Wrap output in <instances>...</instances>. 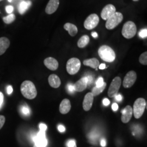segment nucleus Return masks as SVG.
I'll return each instance as SVG.
<instances>
[{
	"label": "nucleus",
	"mask_w": 147,
	"mask_h": 147,
	"mask_svg": "<svg viewBox=\"0 0 147 147\" xmlns=\"http://www.w3.org/2000/svg\"><path fill=\"white\" fill-rule=\"evenodd\" d=\"M104 84V79L102 78H99L98 79V80L96 82V87H101Z\"/></svg>",
	"instance_id": "obj_29"
},
{
	"label": "nucleus",
	"mask_w": 147,
	"mask_h": 147,
	"mask_svg": "<svg viewBox=\"0 0 147 147\" xmlns=\"http://www.w3.org/2000/svg\"><path fill=\"white\" fill-rule=\"evenodd\" d=\"M8 1H9V2H11V0H8Z\"/></svg>",
	"instance_id": "obj_44"
},
{
	"label": "nucleus",
	"mask_w": 147,
	"mask_h": 147,
	"mask_svg": "<svg viewBox=\"0 0 147 147\" xmlns=\"http://www.w3.org/2000/svg\"><path fill=\"white\" fill-rule=\"evenodd\" d=\"M121 84V78L116 77L115 79H113L108 90V95L109 97L113 98L118 94Z\"/></svg>",
	"instance_id": "obj_8"
},
{
	"label": "nucleus",
	"mask_w": 147,
	"mask_h": 147,
	"mask_svg": "<svg viewBox=\"0 0 147 147\" xmlns=\"http://www.w3.org/2000/svg\"><path fill=\"white\" fill-rule=\"evenodd\" d=\"M21 112L23 115L25 116H28L30 115V110L27 106H23L21 107Z\"/></svg>",
	"instance_id": "obj_27"
},
{
	"label": "nucleus",
	"mask_w": 147,
	"mask_h": 147,
	"mask_svg": "<svg viewBox=\"0 0 147 147\" xmlns=\"http://www.w3.org/2000/svg\"><path fill=\"white\" fill-rule=\"evenodd\" d=\"M92 37H94V38H96L98 37V33L95 32H92Z\"/></svg>",
	"instance_id": "obj_43"
},
{
	"label": "nucleus",
	"mask_w": 147,
	"mask_h": 147,
	"mask_svg": "<svg viewBox=\"0 0 147 147\" xmlns=\"http://www.w3.org/2000/svg\"><path fill=\"white\" fill-rule=\"evenodd\" d=\"M94 100V96L91 92L87 93L84 96L83 101V109L86 111H88L90 110Z\"/></svg>",
	"instance_id": "obj_14"
},
{
	"label": "nucleus",
	"mask_w": 147,
	"mask_h": 147,
	"mask_svg": "<svg viewBox=\"0 0 147 147\" xmlns=\"http://www.w3.org/2000/svg\"><path fill=\"white\" fill-rule=\"evenodd\" d=\"M5 11L9 14H11L14 11V7L11 5H7L5 8Z\"/></svg>",
	"instance_id": "obj_30"
},
{
	"label": "nucleus",
	"mask_w": 147,
	"mask_h": 147,
	"mask_svg": "<svg viewBox=\"0 0 147 147\" xmlns=\"http://www.w3.org/2000/svg\"><path fill=\"white\" fill-rule=\"evenodd\" d=\"M32 140L34 142L33 147H46L47 146V141L45 137V131L40 130L36 136L32 138Z\"/></svg>",
	"instance_id": "obj_9"
},
{
	"label": "nucleus",
	"mask_w": 147,
	"mask_h": 147,
	"mask_svg": "<svg viewBox=\"0 0 147 147\" xmlns=\"http://www.w3.org/2000/svg\"><path fill=\"white\" fill-rule=\"evenodd\" d=\"M7 94H11V93L13 92V88L11 86H9L7 87Z\"/></svg>",
	"instance_id": "obj_37"
},
{
	"label": "nucleus",
	"mask_w": 147,
	"mask_h": 147,
	"mask_svg": "<svg viewBox=\"0 0 147 147\" xmlns=\"http://www.w3.org/2000/svg\"><path fill=\"white\" fill-rule=\"evenodd\" d=\"M106 84L105 82H104V84L101 87H98L95 86L92 89L91 93H92V94L94 96H97V95L100 94V93H101L104 91V90L106 88Z\"/></svg>",
	"instance_id": "obj_24"
},
{
	"label": "nucleus",
	"mask_w": 147,
	"mask_h": 147,
	"mask_svg": "<svg viewBox=\"0 0 147 147\" xmlns=\"http://www.w3.org/2000/svg\"><path fill=\"white\" fill-rule=\"evenodd\" d=\"M134 1H139V0H133Z\"/></svg>",
	"instance_id": "obj_45"
},
{
	"label": "nucleus",
	"mask_w": 147,
	"mask_h": 147,
	"mask_svg": "<svg viewBox=\"0 0 147 147\" xmlns=\"http://www.w3.org/2000/svg\"><path fill=\"white\" fill-rule=\"evenodd\" d=\"M112 109L113 111H116L118 110V104H117V103L113 104L112 105Z\"/></svg>",
	"instance_id": "obj_39"
},
{
	"label": "nucleus",
	"mask_w": 147,
	"mask_h": 147,
	"mask_svg": "<svg viewBox=\"0 0 147 147\" xmlns=\"http://www.w3.org/2000/svg\"><path fill=\"white\" fill-rule=\"evenodd\" d=\"M44 63L47 68L53 71L57 70L59 65L58 61L55 58L51 57L45 59Z\"/></svg>",
	"instance_id": "obj_15"
},
{
	"label": "nucleus",
	"mask_w": 147,
	"mask_h": 147,
	"mask_svg": "<svg viewBox=\"0 0 147 147\" xmlns=\"http://www.w3.org/2000/svg\"><path fill=\"white\" fill-rule=\"evenodd\" d=\"M99 22V18L96 14H92L88 16L84 22V28L88 30L94 29Z\"/></svg>",
	"instance_id": "obj_7"
},
{
	"label": "nucleus",
	"mask_w": 147,
	"mask_h": 147,
	"mask_svg": "<svg viewBox=\"0 0 147 147\" xmlns=\"http://www.w3.org/2000/svg\"><path fill=\"white\" fill-rule=\"evenodd\" d=\"M115 99H116V100H117L118 101H121V100H122V96H121V94H117L116 95V96H115Z\"/></svg>",
	"instance_id": "obj_40"
},
{
	"label": "nucleus",
	"mask_w": 147,
	"mask_h": 147,
	"mask_svg": "<svg viewBox=\"0 0 147 147\" xmlns=\"http://www.w3.org/2000/svg\"><path fill=\"white\" fill-rule=\"evenodd\" d=\"M39 129L40 131H45L47 129V126L45 124H40L39 125Z\"/></svg>",
	"instance_id": "obj_34"
},
{
	"label": "nucleus",
	"mask_w": 147,
	"mask_h": 147,
	"mask_svg": "<svg viewBox=\"0 0 147 147\" xmlns=\"http://www.w3.org/2000/svg\"><path fill=\"white\" fill-rule=\"evenodd\" d=\"M83 63L86 66L90 67L92 68L96 69L98 68V67H99L100 65L99 60L95 58L85 59Z\"/></svg>",
	"instance_id": "obj_22"
},
{
	"label": "nucleus",
	"mask_w": 147,
	"mask_h": 147,
	"mask_svg": "<svg viewBox=\"0 0 147 147\" xmlns=\"http://www.w3.org/2000/svg\"><path fill=\"white\" fill-rule=\"evenodd\" d=\"M139 36H140V37H141L142 38H147V28L142 29V30H141L139 32Z\"/></svg>",
	"instance_id": "obj_28"
},
{
	"label": "nucleus",
	"mask_w": 147,
	"mask_h": 147,
	"mask_svg": "<svg viewBox=\"0 0 147 147\" xmlns=\"http://www.w3.org/2000/svg\"><path fill=\"white\" fill-rule=\"evenodd\" d=\"M5 116L0 115V129H2V127L3 126L5 123Z\"/></svg>",
	"instance_id": "obj_31"
},
{
	"label": "nucleus",
	"mask_w": 147,
	"mask_h": 147,
	"mask_svg": "<svg viewBox=\"0 0 147 147\" xmlns=\"http://www.w3.org/2000/svg\"><path fill=\"white\" fill-rule=\"evenodd\" d=\"M3 101H4V95L1 92H0V109H1V107L3 106Z\"/></svg>",
	"instance_id": "obj_32"
},
{
	"label": "nucleus",
	"mask_w": 147,
	"mask_h": 147,
	"mask_svg": "<svg viewBox=\"0 0 147 147\" xmlns=\"http://www.w3.org/2000/svg\"><path fill=\"white\" fill-rule=\"evenodd\" d=\"M98 54L101 59L106 62H113L116 59V53L111 47L102 45L98 50Z\"/></svg>",
	"instance_id": "obj_2"
},
{
	"label": "nucleus",
	"mask_w": 147,
	"mask_h": 147,
	"mask_svg": "<svg viewBox=\"0 0 147 147\" xmlns=\"http://www.w3.org/2000/svg\"><path fill=\"white\" fill-rule=\"evenodd\" d=\"M48 81L51 87L54 88H57L61 84L59 78L56 74H51L49 76Z\"/></svg>",
	"instance_id": "obj_17"
},
{
	"label": "nucleus",
	"mask_w": 147,
	"mask_h": 147,
	"mask_svg": "<svg viewBox=\"0 0 147 147\" xmlns=\"http://www.w3.org/2000/svg\"><path fill=\"white\" fill-rule=\"evenodd\" d=\"M81 68V62L78 58H74L69 59L66 65L67 72L70 75H75L77 73Z\"/></svg>",
	"instance_id": "obj_6"
},
{
	"label": "nucleus",
	"mask_w": 147,
	"mask_h": 147,
	"mask_svg": "<svg viewBox=\"0 0 147 147\" xmlns=\"http://www.w3.org/2000/svg\"><path fill=\"white\" fill-rule=\"evenodd\" d=\"M20 90L22 95L28 99H34L37 95V91L34 84L31 81H25L21 85Z\"/></svg>",
	"instance_id": "obj_1"
},
{
	"label": "nucleus",
	"mask_w": 147,
	"mask_h": 147,
	"mask_svg": "<svg viewBox=\"0 0 147 147\" xmlns=\"http://www.w3.org/2000/svg\"><path fill=\"white\" fill-rule=\"evenodd\" d=\"M139 61L140 63H141L143 65H146L147 64V52L142 53L140 57H139Z\"/></svg>",
	"instance_id": "obj_26"
},
{
	"label": "nucleus",
	"mask_w": 147,
	"mask_h": 147,
	"mask_svg": "<svg viewBox=\"0 0 147 147\" xmlns=\"http://www.w3.org/2000/svg\"><path fill=\"white\" fill-rule=\"evenodd\" d=\"M58 130L60 132H63L65 131V128L62 125H59L58 126Z\"/></svg>",
	"instance_id": "obj_36"
},
{
	"label": "nucleus",
	"mask_w": 147,
	"mask_h": 147,
	"mask_svg": "<svg viewBox=\"0 0 147 147\" xmlns=\"http://www.w3.org/2000/svg\"><path fill=\"white\" fill-rule=\"evenodd\" d=\"M99 68L101 70H103V69H104L106 68V65H105V64H104V63H102V64H101L99 65Z\"/></svg>",
	"instance_id": "obj_42"
},
{
	"label": "nucleus",
	"mask_w": 147,
	"mask_h": 147,
	"mask_svg": "<svg viewBox=\"0 0 147 147\" xmlns=\"http://www.w3.org/2000/svg\"><path fill=\"white\" fill-rule=\"evenodd\" d=\"M137 27L132 21H127L124 25L121 30L123 36L126 39H131L136 34Z\"/></svg>",
	"instance_id": "obj_3"
},
{
	"label": "nucleus",
	"mask_w": 147,
	"mask_h": 147,
	"mask_svg": "<svg viewBox=\"0 0 147 147\" xmlns=\"http://www.w3.org/2000/svg\"><path fill=\"white\" fill-rule=\"evenodd\" d=\"M71 109V104L69 99H65L62 101L59 106V111L63 114H67L70 111Z\"/></svg>",
	"instance_id": "obj_18"
},
{
	"label": "nucleus",
	"mask_w": 147,
	"mask_h": 147,
	"mask_svg": "<svg viewBox=\"0 0 147 147\" xmlns=\"http://www.w3.org/2000/svg\"><path fill=\"white\" fill-rule=\"evenodd\" d=\"M59 5V0H50L45 8L47 14H52L57 11Z\"/></svg>",
	"instance_id": "obj_16"
},
{
	"label": "nucleus",
	"mask_w": 147,
	"mask_h": 147,
	"mask_svg": "<svg viewBox=\"0 0 147 147\" xmlns=\"http://www.w3.org/2000/svg\"><path fill=\"white\" fill-rule=\"evenodd\" d=\"M123 20V16L120 12H116L110 17L105 24L106 28L108 30H113Z\"/></svg>",
	"instance_id": "obj_5"
},
{
	"label": "nucleus",
	"mask_w": 147,
	"mask_h": 147,
	"mask_svg": "<svg viewBox=\"0 0 147 147\" xmlns=\"http://www.w3.org/2000/svg\"><path fill=\"white\" fill-rule=\"evenodd\" d=\"M73 147H76V145H75V146H74Z\"/></svg>",
	"instance_id": "obj_46"
},
{
	"label": "nucleus",
	"mask_w": 147,
	"mask_h": 147,
	"mask_svg": "<svg viewBox=\"0 0 147 147\" xmlns=\"http://www.w3.org/2000/svg\"><path fill=\"white\" fill-rule=\"evenodd\" d=\"M137 79V74L134 71H130L126 74L123 80V85L125 88H129L132 87L135 83Z\"/></svg>",
	"instance_id": "obj_10"
},
{
	"label": "nucleus",
	"mask_w": 147,
	"mask_h": 147,
	"mask_svg": "<svg viewBox=\"0 0 147 147\" xmlns=\"http://www.w3.org/2000/svg\"><path fill=\"white\" fill-rule=\"evenodd\" d=\"M116 12V7L111 4L106 5L101 13V17L103 20H107Z\"/></svg>",
	"instance_id": "obj_11"
},
{
	"label": "nucleus",
	"mask_w": 147,
	"mask_h": 147,
	"mask_svg": "<svg viewBox=\"0 0 147 147\" xmlns=\"http://www.w3.org/2000/svg\"><path fill=\"white\" fill-rule=\"evenodd\" d=\"M102 103H103V104L105 105V106H108V105L110 104V100H109L108 99L105 98V99H104L103 100V101H102Z\"/></svg>",
	"instance_id": "obj_38"
},
{
	"label": "nucleus",
	"mask_w": 147,
	"mask_h": 147,
	"mask_svg": "<svg viewBox=\"0 0 147 147\" xmlns=\"http://www.w3.org/2000/svg\"><path fill=\"white\" fill-rule=\"evenodd\" d=\"M10 41L6 37L0 38V56L5 53L7 49L9 47Z\"/></svg>",
	"instance_id": "obj_19"
},
{
	"label": "nucleus",
	"mask_w": 147,
	"mask_h": 147,
	"mask_svg": "<svg viewBox=\"0 0 147 147\" xmlns=\"http://www.w3.org/2000/svg\"><path fill=\"white\" fill-rule=\"evenodd\" d=\"M16 19V16L15 14L12 13L9 14L8 16L3 18V22L6 24H11L12 22L15 21Z\"/></svg>",
	"instance_id": "obj_25"
},
{
	"label": "nucleus",
	"mask_w": 147,
	"mask_h": 147,
	"mask_svg": "<svg viewBox=\"0 0 147 147\" xmlns=\"http://www.w3.org/2000/svg\"><path fill=\"white\" fill-rule=\"evenodd\" d=\"M75 145H76V142L74 140H70L67 142L68 147H73Z\"/></svg>",
	"instance_id": "obj_35"
},
{
	"label": "nucleus",
	"mask_w": 147,
	"mask_h": 147,
	"mask_svg": "<svg viewBox=\"0 0 147 147\" xmlns=\"http://www.w3.org/2000/svg\"><path fill=\"white\" fill-rule=\"evenodd\" d=\"M100 144H101V147H105L106 146V141H105V140H102L101 141V142H100Z\"/></svg>",
	"instance_id": "obj_41"
},
{
	"label": "nucleus",
	"mask_w": 147,
	"mask_h": 147,
	"mask_svg": "<svg viewBox=\"0 0 147 147\" xmlns=\"http://www.w3.org/2000/svg\"><path fill=\"white\" fill-rule=\"evenodd\" d=\"M88 85V80L87 77H84L79 81H78L75 84H74V87L75 91L81 92L86 89Z\"/></svg>",
	"instance_id": "obj_13"
},
{
	"label": "nucleus",
	"mask_w": 147,
	"mask_h": 147,
	"mask_svg": "<svg viewBox=\"0 0 147 147\" xmlns=\"http://www.w3.org/2000/svg\"><path fill=\"white\" fill-rule=\"evenodd\" d=\"M3 1V0H0V2H1V1Z\"/></svg>",
	"instance_id": "obj_47"
},
{
	"label": "nucleus",
	"mask_w": 147,
	"mask_h": 147,
	"mask_svg": "<svg viewBox=\"0 0 147 147\" xmlns=\"http://www.w3.org/2000/svg\"><path fill=\"white\" fill-rule=\"evenodd\" d=\"M121 113L122 115L121 117V119L122 122L123 123H127L130 121L132 116L133 115L131 107L129 105H127L123 110L121 111Z\"/></svg>",
	"instance_id": "obj_12"
},
{
	"label": "nucleus",
	"mask_w": 147,
	"mask_h": 147,
	"mask_svg": "<svg viewBox=\"0 0 147 147\" xmlns=\"http://www.w3.org/2000/svg\"><path fill=\"white\" fill-rule=\"evenodd\" d=\"M64 28L68 32L70 36L71 37H74L76 36V34L78 32V30L77 27L75 25L71 23H66L64 25Z\"/></svg>",
	"instance_id": "obj_21"
},
{
	"label": "nucleus",
	"mask_w": 147,
	"mask_h": 147,
	"mask_svg": "<svg viewBox=\"0 0 147 147\" xmlns=\"http://www.w3.org/2000/svg\"><path fill=\"white\" fill-rule=\"evenodd\" d=\"M89 42V37L87 35H84L79 39L78 42V46L80 48L86 47Z\"/></svg>",
	"instance_id": "obj_23"
},
{
	"label": "nucleus",
	"mask_w": 147,
	"mask_h": 147,
	"mask_svg": "<svg viewBox=\"0 0 147 147\" xmlns=\"http://www.w3.org/2000/svg\"><path fill=\"white\" fill-rule=\"evenodd\" d=\"M32 2L31 1H22L20 3L18 6V11L19 13L22 15L24 14L28 8L31 7Z\"/></svg>",
	"instance_id": "obj_20"
},
{
	"label": "nucleus",
	"mask_w": 147,
	"mask_h": 147,
	"mask_svg": "<svg viewBox=\"0 0 147 147\" xmlns=\"http://www.w3.org/2000/svg\"><path fill=\"white\" fill-rule=\"evenodd\" d=\"M146 107V101L143 98H138L134 102L132 112L134 117L139 119L142 117Z\"/></svg>",
	"instance_id": "obj_4"
},
{
	"label": "nucleus",
	"mask_w": 147,
	"mask_h": 147,
	"mask_svg": "<svg viewBox=\"0 0 147 147\" xmlns=\"http://www.w3.org/2000/svg\"><path fill=\"white\" fill-rule=\"evenodd\" d=\"M67 88L70 93H74L75 92V89L74 87V84H68L67 85Z\"/></svg>",
	"instance_id": "obj_33"
}]
</instances>
